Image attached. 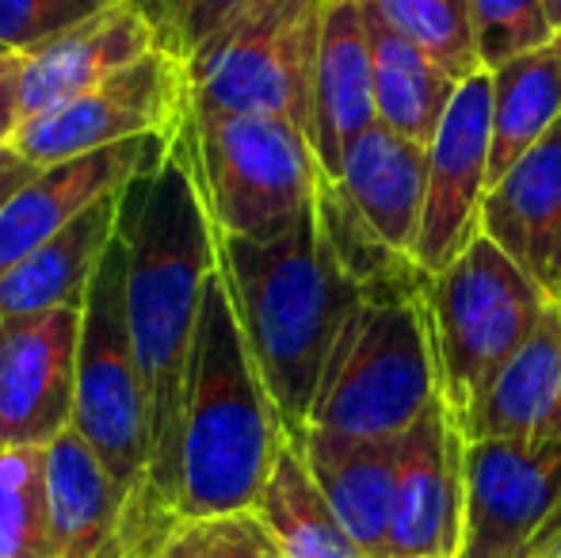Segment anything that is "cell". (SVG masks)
<instances>
[{
	"label": "cell",
	"mask_w": 561,
	"mask_h": 558,
	"mask_svg": "<svg viewBox=\"0 0 561 558\" xmlns=\"http://www.w3.org/2000/svg\"><path fill=\"white\" fill-rule=\"evenodd\" d=\"M187 127L153 169L134 176L118 195V238L126 249V321L146 383L153 440L149 482L169 509H176L187 360L207 280L218 269V230L203 200Z\"/></svg>",
	"instance_id": "cell-1"
},
{
	"label": "cell",
	"mask_w": 561,
	"mask_h": 558,
	"mask_svg": "<svg viewBox=\"0 0 561 558\" xmlns=\"http://www.w3.org/2000/svg\"><path fill=\"white\" fill-rule=\"evenodd\" d=\"M218 272L283 429L295 440L310 424L329 352L367 283L344 264L318 203L267 238L218 234Z\"/></svg>",
	"instance_id": "cell-2"
},
{
	"label": "cell",
	"mask_w": 561,
	"mask_h": 558,
	"mask_svg": "<svg viewBox=\"0 0 561 558\" xmlns=\"http://www.w3.org/2000/svg\"><path fill=\"white\" fill-rule=\"evenodd\" d=\"M287 429L237 321L226 276L215 269L184 383L176 455L180 521L256 509Z\"/></svg>",
	"instance_id": "cell-3"
},
{
	"label": "cell",
	"mask_w": 561,
	"mask_h": 558,
	"mask_svg": "<svg viewBox=\"0 0 561 558\" xmlns=\"http://www.w3.org/2000/svg\"><path fill=\"white\" fill-rule=\"evenodd\" d=\"M428 280V272L409 269L363 291L329 352L310 410L313 429L344 436H401L444 398Z\"/></svg>",
	"instance_id": "cell-4"
},
{
	"label": "cell",
	"mask_w": 561,
	"mask_h": 558,
	"mask_svg": "<svg viewBox=\"0 0 561 558\" xmlns=\"http://www.w3.org/2000/svg\"><path fill=\"white\" fill-rule=\"evenodd\" d=\"M73 429L96 452L118 490L130 498L134 528L169 539L180 516L157 498L149 482V402L126 321V249L118 234L84 298Z\"/></svg>",
	"instance_id": "cell-5"
},
{
	"label": "cell",
	"mask_w": 561,
	"mask_h": 558,
	"mask_svg": "<svg viewBox=\"0 0 561 558\" xmlns=\"http://www.w3.org/2000/svg\"><path fill=\"white\" fill-rule=\"evenodd\" d=\"M550 298L524 269L478 234L439 276L428 280L444 402L455 424L481 402L508 360L531 341Z\"/></svg>",
	"instance_id": "cell-6"
},
{
	"label": "cell",
	"mask_w": 561,
	"mask_h": 558,
	"mask_svg": "<svg viewBox=\"0 0 561 558\" xmlns=\"http://www.w3.org/2000/svg\"><path fill=\"white\" fill-rule=\"evenodd\" d=\"M325 0H264L184 61L192 115H275L310 135Z\"/></svg>",
	"instance_id": "cell-7"
},
{
	"label": "cell",
	"mask_w": 561,
	"mask_h": 558,
	"mask_svg": "<svg viewBox=\"0 0 561 558\" xmlns=\"http://www.w3.org/2000/svg\"><path fill=\"white\" fill-rule=\"evenodd\" d=\"M192 153L218 234L267 238L318 203L310 135L275 115H192Z\"/></svg>",
	"instance_id": "cell-8"
},
{
	"label": "cell",
	"mask_w": 561,
	"mask_h": 558,
	"mask_svg": "<svg viewBox=\"0 0 561 558\" xmlns=\"http://www.w3.org/2000/svg\"><path fill=\"white\" fill-rule=\"evenodd\" d=\"M192 123V84L187 66L169 50H149L123 66L73 104L54 107L23 123L12 146L38 169L73 161L115 141L161 135L176 141Z\"/></svg>",
	"instance_id": "cell-9"
},
{
	"label": "cell",
	"mask_w": 561,
	"mask_h": 558,
	"mask_svg": "<svg viewBox=\"0 0 561 558\" xmlns=\"http://www.w3.org/2000/svg\"><path fill=\"white\" fill-rule=\"evenodd\" d=\"M561 516V440H466L458 558H535Z\"/></svg>",
	"instance_id": "cell-10"
},
{
	"label": "cell",
	"mask_w": 561,
	"mask_h": 558,
	"mask_svg": "<svg viewBox=\"0 0 561 558\" xmlns=\"http://www.w3.org/2000/svg\"><path fill=\"white\" fill-rule=\"evenodd\" d=\"M489 149H493V81L481 69L458 81L444 123L428 141V192L413 246V264L428 276H439L481 234Z\"/></svg>",
	"instance_id": "cell-11"
},
{
	"label": "cell",
	"mask_w": 561,
	"mask_h": 558,
	"mask_svg": "<svg viewBox=\"0 0 561 558\" xmlns=\"http://www.w3.org/2000/svg\"><path fill=\"white\" fill-rule=\"evenodd\" d=\"M84 306L12 318L0 326V440L50 447L73 429Z\"/></svg>",
	"instance_id": "cell-12"
},
{
	"label": "cell",
	"mask_w": 561,
	"mask_h": 558,
	"mask_svg": "<svg viewBox=\"0 0 561 558\" xmlns=\"http://www.w3.org/2000/svg\"><path fill=\"white\" fill-rule=\"evenodd\" d=\"M462 478L466 436L439 398L398 440L386 558H458Z\"/></svg>",
	"instance_id": "cell-13"
},
{
	"label": "cell",
	"mask_w": 561,
	"mask_h": 558,
	"mask_svg": "<svg viewBox=\"0 0 561 558\" xmlns=\"http://www.w3.org/2000/svg\"><path fill=\"white\" fill-rule=\"evenodd\" d=\"M169 149V138L149 135L38 169L35 180H27L0 210V276L15 269L23 257L35 253L38 246L58 238L92 203L123 192L134 176L153 169Z\"/></svg>",
	"instance_id": "cell-14"
},
{
	"label": "cell",
	"mask_w": 561,
	"mask_h": 558,
	"mask_svg": "<svg viewBox=\"0 0 561 558\" xmlns=\"http://www.w3.org/2000/svg\"><path fill=\"white\" fill-rule=\"evenodd\" d=\"M50 558H157L130 524V498L115 486L77 429L46 447Z\"/></svg>",
	"instance_id": "cell-15"
},
{
	"label": "cell",
	"mask_w": 561,
	"mask_h": 558,
	"mask_svg": "<svg viewBox=\"0 0 561 558\" xmlns=\"http://www.w3.org/2000/svg\"><path fill=\"white\" fill-rule=\"evenodd\" d=\"M481 234L561 306V119L496 184H489Z\"/></svg>",
	"instance_id": "cell-16"
},
{
	"label": "cell",
	"mask_w": 561,
	"mask_h": 558,
	"mask_svg": "<svg viewBox=\"0 0 561 558\" xmlns=\"http://www.w3.org/2000/svg\"><path fill=\"white\" fill-rule=\"evenodd\" d=\"M375 123V66H370L363 0H325L310 104V146L329 180H340L347 149Z\"/></svg>",
	"instance_id": "cell-17"
},
{
	"label": "cell",
	"mask_w": 561,
	"mask_h": 558,
	"mask_svg": "<svg viewBox=\"0 0 561 558\" xmlns=\"http://www.w3.org/2000/svg\"><path fill=\"white\" fill-rule=\"evenodd\" d=\"M157 46H161L157 27L138 8V0H118L92 20L77 23L73 31L27 54L23 123L38 119L54 107L73 104L77 96H84L100 81H107L112 73L138 61L141 54L157 50Z\"/></svg>",
	"instance_id": "cell-18"
},
{
	"label": "cell",
	"mask_w": 561,
	"mask_h": 558,
	"mask_svg": "<svg viewBox=\"0 0 561 558\" xmlns=\"http://www.w3.org/2000/svg\"><path fill=\"white\" fill-rule=\"evenodd\" d=\"M347 207L390 253L413 261L421 234L424 192H428V146L386 123H375L344 157V172L333 180Z\"/></svg>",
	"instance_id": "cell-19"
},
{
	"label": "cell",
	"mask_w": 561,
	"mask_h": 558,
	"mask_svg": "<svg viewBox=\"0 0 561 558\" xmlns=\"http://www.w3.org/2000/svg\"><path fill=\"white\" fill-rule=\"evenodd\" d=\"M398 440L401 436H344V432L313 429V424L295 436L321 493L367 558L390 555Z\"/></svg>",
	"instance_id": "cell-20"
},
{
	"label": "cell",
	"mask_w": 561,
	"mask_h": 558,
	"mask_svg": "<svg viewBox=\"0 0 561 558\" xmlns=\"http://www.w3.org/2000/svg\"><path fill=\"white\" fill-rule=\"evenodd\" d=\"M118 195L123 192L92 203L58 238L38 246L0 276V321L31 318L58 306H84L92 280L118 234Z\"/></svg>",
	"instance_id": "cell-21"
},
{
	"label": "cell",
	"mask_w": 561,
	"mask_h": 558,
	"mask_svg": "<svg viewBox=\"0 0 561 558\" xmlns=\"http://www.w3.org/2000/svg\"><path fill=\"white\" fill-rule=\"evenodd\" d=\"M466 440H561V306L550 303L531 341L458 421Z\"/></svg>",
	"instance_id": "cell-22"
},
{
	"label": "cell",
	"mask_w": 561,
	"mask_h": 558,
	"mask_svg": "<svg viewBox=\"0 0 561 558\" xmlns=\"http://www.w3.org/2000/svg\"><path fill=\"white\" fill-rule=\"evenodd\" d=\"M363 15H367L370 66H375L378 123L428 146L455 100L458 81L444 66H436L421 46H413L390 23L378 20L367 4H363Z\"/></svg>",
	"instance_id": "cell-23"
},
{
	"label": "cell",
	"mask_w": 561,
	"mask_h": 558,
	"mask_svg": "<svg viewBox=\"0 0 561 558\" xmlns=\"http://www.w3.org/2000/svg\"><path fill=\"white\" fill-rule=\"evenodd\" d=\"M489 81H493L489 184H496L561 119V31L539 50L504 61L489 73Z\"/></svg>",
	"instance_id": "cell-24"
},
{
	"label": "cell",
	"mask_w": 561,
	"mask_h": 558,
	"mask_svg": "<svg viewBox=\"0 0 561 558\" xmlns=\"http://www.w3.org/2000/svg\"><path fill=\"white\" fill-rule=\"evenodd\" d=\"M256 516L272 532L283 558H367L340 524L290 436L256 501Z\"/></svg>",
	"instance_id": "cell-25"
},
{
	"label": "cell",
	"mask_w": 561,
	"mask_h": 558,
	"mask_svg": "<svg viewBox=\"0 0 561 558\" xmlns=\"http://www.w3.org/2000/svg\"><path fill=\"white\" fill-rule=\"evenodd\" d=\"M382 23L421 46L455 81L481 73L470 0H363Z\"/></svg>",
	"instance_id": "cell-26"
},
{
	"label": "cell",
	"mask_w": 561,
	"mask_h": 558,
	"mask_svg": "<svg viewBox=\"0 0 561 558\" xmlns=\"http://www.w3.org/2000/svg\"><path fill=\"white\" fill-rule=\"evenodd\" d=\"M0 558H50L46 447H0Z\"/></svg>",
	"instance_id": "cell-27"
},
{
	"label": "cell",
	"mask_w": 561,
	"mask_h": 558,
	"mask_svg": "<svg viewBox=\"0 0 561 558\" xmlns=\"http://www.w3.org/2000/svg\"><path fill=\"white\" fill-rule=\"evenodd\" d=\"M481 69L493 73L504 61L531 54L558 35L542 0H470Z\"/></svg>",
	"instance_id": "cell-28"
},
{
	"label": "cell",
	"mask_w": 561,
	"mask_h": 558,
	"mask_svg": "<svg viewBox=\"0 0 561 558\" xmlns=\"http://www.w3.org/2000/svg\"><path fill=\"white\" fill-rule=\"evenodd\" d=\"M157 558H283L256 509L180 521Z\"/></svg>",
	"instance_id": "cell-29"
},
{
	"label": "cell",
	"mask_w": 561,
	"mask_h": 558,
	"mask_svg": "<svg viewBox=\"0 0 561 558\" xmlns=\"http://www.w3.org/2000/svg\"><path fill=\"white\" fill-rule=\"evenodd\" d=\"M256 4L264 0H138V8L157 27L161 50L176 54L180 61L199 54L210 38H218Z\"/></svg>",
	"instance_id": "cell-30"
},
{
	"label": "cell",
	"mask_w": 561,
	"mask_h": 558,
	"mask_svg": "<svg viewBox=\"0 0 561 558\" xmlns=\"http://www.w3.org/2000/svg\"><path fill=\"white\" fill-rule=\"evenodd\" d=\"M118 0H0V50L31 54Z\"/></svg>",
	"instance_id": "cell-31"
},
{
	"label": "cell",
	"mask_w": 561,
	"mask_h": 558,
	"mask_svg": "<svg viewBox=\"0 0 561 558\" xmlns=\"http://www.w3.org/2000/svg\"><path fill=\"white\" fill-rule=\"evenodd\" d=\"M23 73L27 54H0V146H12L23 130Z\"/></svg>",
	"instance_id": "cell-32"
},
{
	"label": "cell",
	"mask_w": 561,
	"mask_h": 558,
	"mask_svg": "<svg viewBox=\"0 0 561 558\" xmlns=\"http://www.w3.org/2000/svg\"><path fill=\"white\" fill-rule=\"evenodd\" d=\"M35 172H38V164L27 161L20 149L0 146V210L8 207V200H12L27 180H35Z\"/></svg>",
	"instance_id": "cell-33"
},
{
	"label": "cell",
	"mask_w": 561,
	"mask_h": 558,
	"mask_svg": "<svg viewBox=\"0 0 561 558\" xmlns=\"http://www.w3.org/2000/svg\"><path fill=\"white\" fill-rule=\"evenodd\" d=\"M535 558H561V516H558L554 532H550V539L539 547V555H535Z\"/></svg>",
	"instance_id": "cell-34"
},
{
	"label": "cell",
	"mask_w": 561,
	"mask_h": 558,
	"mask_svg": "<svg viewBox=\"0 0 561 558\" xmlns=\"http://www.w3.org/2000/svg\"><path fill=\"white\" fill-rule=\"evenodd\" d=\"M542 8H547L550 23H554V31H561V0H542Z\"/></svg>",
	"instance_id": "cell-35"
},
{
	"label": "cell",
	"mask_w": 561,
	"mask_h": 558,
	"mask_svg": "<svg viewBox=\"0 0 561 558\" xmlns=\"http://www.w3.org/2000/svg\"><path fill=\"white\" fill-rule=\"evenodd\" d=\"M0 326H4V321H0ZM0 447H4V440H0Z\"/></svg>",
	"instance_id": "cell-36"
},
{
	"label": "cell",
	"mask_w": 561,
	"mask_h": 558,
	"mask_svg": "<svg viewBox=\"0 0 561 558\" xmlns=\"http://www.w3.org/2000/svg\"><path fill=\"white\" fill-rule=\"evenodd\" d=\"M0 54H8V50H0Z\"/></svg>",
	"instance_id": "cell-37"
}]
</instances>
